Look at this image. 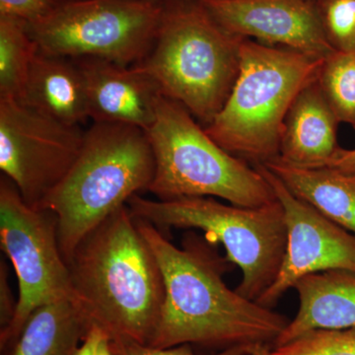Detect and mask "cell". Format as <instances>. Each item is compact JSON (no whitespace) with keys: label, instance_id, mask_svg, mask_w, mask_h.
<instances>
[{"label":"cell","instance_id":"1","mask_svg":"<svg viewBox=\"0 0 355 355\" xmlns=\"http://www.w3.org/2000/svg\"><path fill=\"white\" fill-rule=\"evenodd\" d=\"M135 220L155 254L165 286L148 345H196L218 352L241 345L273 347L291 320L229 288L223 275L233 263L216 254L209 241L188 235L180 249L150 222Z\"/></svg>","mask_w":355,"mask_h":355},{"label":"cell","instance_id":"2","mask_svg":"<svg viewBox=\"0 0 355 355\" xmlns=\"http://www.w3.org/2000/svg\"><path fill=\"white\" fill-rule=\"evenodd\" d=\"M77 303L114 338L149 345L165 298L155 254L127 205L78 243L69 261Z\"/></svg>","mask_w":355,"mask_h":355},{"label":"cell","instance_id":"3","mask_svg":"<svg viewBox=\"0 0 355 355\" xmlns=\"http://www.w3.org/2000/svg\"><path fill=\"white\" fill-rule=\"evenodd\" d=\"M155 158L146 130L121 123H94L80 153L60 183L36 209L58 219L65 261L78 243L139 191H148Z\"/></svg>","mask_w":355,"mask_h":355},{"label":"cell","instance_id":"4","mask_svg":"<svg viewBox=\"0 0 355 355\" xmlns=\"http://www.w3.org/2000/svg\"><path fill=\"white\" fill-rule=\"evenodd\" d=\"M243 39L222 29L198 0L164 1L153 49L135 65L207 125L234 87Z\"/></svg>","mask_w":355,"mask_h":355},{"label":"cell","instance_id":"5","mask_svg":"<svg viewBox=\"0 0 355 355\" xmlns=\"http://www.w3.org/2000/svg\"><path fill=\"white\" fill-rule=\"evenodd\" d=\"M324 60L243 39L234 87L205 132L224 150L254 164L277 157L287 112L319 76Z\"/></svg>","mask_w":355,"mask_h":355},{"label":"cell","instance_id":"6","mask_svg":"<svg viewBox=\"0 0 355 355\" xmlns=\"http://www.w3.org/2000/svg\"><path fill=\"white\" fill-rule=\"evenodd\" d=\"M146 135L155 158L148 191L159 200L216 197L237 207H259L277 200L254 166L224 150L174 100L163 96Z\"/></svg>","mask_w":355,"mask_h":355},{"label":"cell","instance_id":"7","mask_svg":"<svg viewBox=\"0 0 355 355\" xmlns=\"http://www.w3.org/2000/svg\"><path fill=\"white\" fill-rule=\"evenodd\" d=\"M127 205L135 218L161 229H200L210 243H221L243 277L236 291L257 301L279 275L286 251L284 210L279 200L259 207L226 205L209 197L151 200L132 196Z\"/></svg>","mask_w":355,"mask_h":355},{"label":"cell","instance_id":"8","mask_svg":"<svg viewBox=\"0 0 355 355\" xmlns=\"http://www.w3.org/2000/svg\"><path fill=\"white\" fill-rule=\"evenodd\" d=\"M163 10L161 0H67L28 30L46 55L132 67L153 49Z\"/></svg>","mask_w":355,"mask_h":355},{"label":"cell","instance_id":"9","mask_svg":"<svg viewBox=\"0 0 355 355\" xmlns=\"http://www.w3.org/2000/svg\"><path fill=\"white\" fill-rule=\"evenodd\" d=\"M0 244L12 263L19 287L13 321L0 331V349L6 352L34 311L76 298L58 243L57 216L50 210L26 203L4 175L0 181Z\"/></svg>","mask_w":355,"mask_h":355},{"label":"cell","instance_id":"10","mask_svg":"<svg viewBox=\"0 0 355 355\" xmlns=\"http://www.w3.org/2000/svg\"><path fill=\"white\" fill-rule=\"evenodd\" d=\"M84 133L14 99H0V169L37 207L64 179Z\"/></svg>","mask_w":355,"mask_h":355},{"label":"cell","instance_id":"11","mask_svg":"<svg viewBox=\"0 0 355 355\" xmlns=\"http://www.w3.org/2000/svg\"><path fill=\"white\" fill-rule=\"evenodd\" d=\"M254 166L284 207L287 230L286 251L279 275L256 302L273 309L288 289L311 273L336 270L355 272V234L295 197L265 166Z\"/></svg>","mask_w":355,"mask_h":355},{"label":"cell","instance_id":"12","mask_svg":"<svg viewBox=\"0 0 355 355\" xmlns=\"http://www.w3.org/2000/svg\"><path fill=\"white\" fill-rule=\"evenodd\" d=\"M217 24L240 38L253 37L305 55L335 53L324 31L317 0H198Z\"/></svg>","mask_w":355,"mask_h":355},{"label":"cell","instance_id":"13","mask_svg":"<svg viewBox=\"0 0 355 355\" xmlns=\"http://www.w3.org/2000/svg\"><path fill=\"white\" fill-rule=\"evenodd\" d=\"M85 77L89 116L94 123H121L146 130L156 119L163 94L137 67L96 58L76 60Z\"/></svg>","mask_w":355,"mask_h":355},{"label":"cell","instance_id":"14","mask_svg":"<svg viewBox=\"0 0 355 355\" xmlns=\"http://www.w3.org/2000/svg\"><path fill=\"white\" fill-rule=\"evenodd\" d=\"M338 123L317 77L298 93L287 112L279 157L299 167H324L340 148Z\"/></svg>","mask_w":355,"mask_h":355},{"label":"cell","instance_id":"15","mask_svg":"<svg viewBox=\"0 0 355 355\" xmlns=\"http://www.w3.org/2000/svg\"><path fill=\"white\" fill-rule=\"evenodd\" d=\"M300 306L273 347L291 343L308 331L355 328V272L311 273L293 287Z\"/></svg>","mask_w":355,"mask_h":355},{"label":"cell","instance_id":"16","mask_svg":"<svg viewBox=\"0 0 355 355\" xmlns=\"http://www.w3.org/2000/svg\"><path fill=\"white\" fill-rule=\"evenodd\" d=\"M19 102L71 127L90 119L85 77L78 62L39 50Z\"/></svg>","mask_w":355,"mask_h":355},{"label":"cell","instance_id":"17","mask_svg":"<svg viewBox=\"0 0 355 355\" xmlns=\"http://www.w3.org/2000/svg\"><path fill=\"white\" fill-rule=\"evenodd\" d=\"M261 164L295 197L355 234V178L328 167H299L279 156Z\"/></svg>","mask_w":355,"mask_h":355},{"label":"cell","instance_id":"18","mask_svg":"<svg viewBox=\"0 0 355 355\" xmlns=\"http://www.w3.org/2000/svg\"><path fill=\"white\" fill-rule=\"evenodd\" d=\"M90 321L77 301L64 299L32 313L7 355H76Z\"/></svg>","mask_w":355,"mask_h":355},{"label":"cell","instance_id":"19","mask_svg":"<svg viewBox=\"0 0 355 355\" xmlns=\"http://www.w3.org/2000/svg\"><path fill=\"white\" fill-rule=\"evenodd\" d=\"M37 51L27 22L0 16V99L19 101Z\"/></svg>","mask_w":355,"mask_h":355},{"label":"cell","instance_id":"20","mask_svg":"<svg viewBox=\"0 0 355 355\" xmlns=\"http://www.w3.org/2000/svg\"><path fill=\"white\" fill-rule=\"evenodd\" d=\"M318 83L338 121L355 130V51L324 58Z\"/></svg>","mask_w":355,"mask_h":355},{"label":"cell","instance_id":"21","mask_svg":"<svg viewBox=\"0 0 355 355\" xmlns=\"http://www.w3.org/2000/svg\"><path fill=\"white\" fill-rule=\"evenodd\" d=\"M272 355H355V328L308 331L291 343L272 347Z\"/></svg>","mask_w":355,"mask_h":355},{"label":"cell","instance_id":"22","mask_svg":"<svg viewBox=\"0 0 355 355\" xmlns=\"http://www.w3.org/2000/svg\"><path fill=\"white\" fill-rule=\"evenodd\" d=\"M324 31L335 51H355V0H317Z\"/></svg>","mask_w":355,"mask_h":355},{"label":"cell","instance_id":"23","mask_svg":"<svg viewBox=\"0 0 355 355\" xmlns=\"http://www.w3.org/2000/svg\"><path fill=\"white\" fill-rule=\"evenodd\" d=\"M257 345H241L232 349L222 350L212 355H251ZM114 355H198L193 352L191 345H181L168 349H158L150 345H142L128 338L111 340Z\"/></svg>","mask_w":355,"mask_h":355},{"label":"cell","instance_id":"24","mask_svg":"<svg viewBox=\"0 0 355 355\" xmlns=\"http://www.w3.org/2000/svg\"><path fill=\"white\" fill-rule=\"evenodd\" d=\"M67 0H0V16L18 18L28 24L39 22Z\"/></svg>","mask_w":355,"mask_h":355},{"label":"cell","instance_id":"25","mask_svg":"<svg viewBox=\"0 0 355 355\" xmlns=\"http://www.w3.org/2000/svg\"><path fill=\"white\" fill-rule=\"evenodd\" d=\"M9 272L6 261H0V331L6 330L13 321L18 301L13 297L9 286Z\"/></svg>","mask_w":355,"mask_h":355},{"label":"cell","instance_id":"26","mask_svg":"<svg viewBox=\"0 0 355 355\" xmlns=\"http://www.w3.org/2000/svg\"><path fill=\"white\" fill-rule=\"evenodd\" d=\"M76 355H114L110 336L99 327L92 324Z\"/></svg>","mask_w":355,"mask_h":355},{"label":"cell","instance_id":"27","mask_svg":"<svg viewBox=\"0 0 355 355\" xmlns=\"http://www.w3.org/2000/svg\"><path fill=\"white\" fill-rule=\"evenodd\" d=\"M324 167L355 178V149L347 150L340 147Z\"/></svg>","mask_w":355,"mask_h":355},{"label":"cell","instance_id":"28","mask_svg":"<svg viewBox=\"0 0 355 355\" xmlns=\"http://www.w3.org/2000/svg\"><path fill=\"white\" fill-rule=\"evenodd\" d=\"M272 347L268 345H258L254 347L251 355H272Z\"/></svg>","mask_w":355,"mask_h":355},{"label":"cell","instance_id":"29","mask_svg":"<svg viewBox=\"0 0 355 355\" xmlns=\"http://www.w3.org/2000/svg\"><path fill=\"white\" fill-rule=\"evenodd\" d=\"M161 1H174V0H161Z\"/></svg>","mask_w":355,"mask_h":355}]
</instances>
